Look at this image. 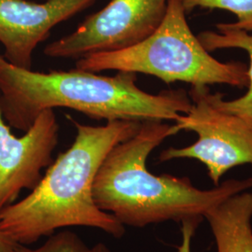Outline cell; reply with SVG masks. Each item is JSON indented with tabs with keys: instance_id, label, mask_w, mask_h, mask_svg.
<instances>
[{
	"instance_id": "1",
	"label": "cell",
	"mask_w": 252,
	"mask_h": 252,
	"mask_svg": "<svg viewBox=\"0 0 252 252\" xmlns=\"http://www.w3.org/2000/svg\"><path fill=\"white\" fill-rule=\"evenodd\" d=\"M68 120L77 130L72 145L47 167L27 196L0 209V230L17 244L28 246L76 226L98 229L114 238L126 234V226L94 203L93 184L111 149L135 135L142 122L93 126Z\"/></svg>"
},
{
	"instance_id": "2",
	"label": "cell",
	"mask_w": 252,
	"mask_h": 252,
	"mask_svg": "<svg viewBox=\"0 0 252 252\" xmlns=\"http://www.w3.org/2000/svg\"><path fill=\"white\" fill-rule=\"evenodd\" d=\"M184 90L153 94L135 73L103 76L75 68L43 73L9 63L0 54V108L10 127L27 132L46 109L70 108L94 120L174 121L190 108Z\"/></svg>"
},
{
	"instance_id": "11",
	"label": "cell",
	"mask_w": 252,
	"mask_h": 252,
	"mask_svg": "<svg viewBox=\"0 0 252 252\" xmlns=\"http://www.w3.org/2000/svg\"><path fill=\"white\" fill-rule=\"evenodd\" d=\"M186 13L196 8L228 10L237 17L232 25L247 32H252V0H181Z\"/></svg>"
},
{
	"instance_id": "13",
	"label": "cell",
	"mask_w": 252,
	"mask_h": 252,
	"mask_svg": "<svg viewBox=\"0 0 252 252\" xmlns=\"http://www.w3.org/2000/svg\"><path fill=\"white\" fill-rule=\"evenodd\" d=\"M202 220V217L190 218L181 221V234L182 242L178 248L179 252H191L190 246L192 237L195 234V231L198 227L199 223Z\"/></svg>"
},
{
	"instance_id": "5",
	"label": "cell",
	"mask_w": 252,
	"mask_h": 252,
	"mask_svg": "<svg viewBox=\"0 0 252 252\" xmlns=\"http://www.w3.org/2000/svg\"><path fill=\"white\" fill-rule=\"evenodd\" d=\"M189 97V111L182 114L174 126L178 133L192 131L198 138L187 147L164 150L159 160H198L206 165L208 177L218 186L226 172L252 163V122L220 108L207 86L192 87Z\"/></svg>"
},
{
	"instance_id": "4",
	"label": "cell",
	"mask_w": 252,
	"mask_h": 252,
	"mask_svg": "<svg viewBox=\"0 0 252 252\" xmlns=\"http://www.w3.org/2000/svg\"><path fill=\"white\" fill-rule=\"evenodd\" d=\"M76 68L94 73H143L167 84L183 81L192 87L249 85L244 63L220 62L201 44L189 28L181 0H168L161 25L140 43L117 52L87 55L77 60Z\"/></svg>"
},
{
	"instance_id": "10",
	"label": "cell",
	"mask_w": 252,
	"mask_h": 252,
	"mask_svg": "<svg viewBox=\"0 0 252 252\" xmlns=\"http://www.w3.org/2000/svg\"><path fill=\"white\" fill-rule=\"evenodd\" d=\"M219 32L204 31L200 33L198 39L205 49L210 52L220 49H242L250 57V67L248 68L249 90L243 96L237 99H223L220 93L212 94L214 102L227 112L238 115L252 122V35L249 32L234 27L231 24H218Z\"/></svg>"
},
{
	"instance_id": "7",
	"label": "cell",
	"mask_w": 252,
	"mask_h": 252,
	"mask_svg": "<svg viewBox=\"0 0 252 252\" xmlns=\"http://www.w3.org/2000/svg\"><path fill=\"white\" fill-rule=\"evenodd\" d=\"M59 141L54 109L42 111L25 135L16 136L0 108V209L17 201L23 189H32L53 160Z\"/></svg>"
},
{
	"instance_id": "8",
	"label": "cell",
	"mask_w": 252,
	"mask_h": 252,
	"mask_svg": "<svg viewBox=\"0 0 252 252\" xmlns=\"http://www.w3.org/2000/svg\"><path fill=\"white\" fill-rule=\"evenodd\" d=\"M96 0H0V43L9 63L32 69L33 54L57 25L90 8Z\"/></svg>"
},
{
	"instance_id": "9",
	"label": "cell",
	"mask_w": 252,
	"mask_h": 252,
	"mask_svg": "<svg viewBox=\"0 0 252 252\" xmlns=\"http://www.w3.org/2000/svg\"><path fill=\"white\" fill-rule=\"evenodd\" d=\"M217 252H252V193L242 191L205 213Z\"/></svg>"
},
{
	"instance_id": "3",
	"label": "cell",
	"mask_w": 252,
	"mask_h": 252,
	"mask_svg": "<svg viewBox=\"0 0 252 252\" xmlns=\"http://www.w3.org/2000/svg\"><path fill=\"white\" fill-rule=\"evenodd\" d=\"M176 134L174 125L145 121L135 135L114 146L94 180L93 198L96 206L123 225L142 228L204 218L210 208L252 189V178L225 180L212 189H200L186 177L151 173L148 157Z\"/></svg>"
},
{
	"instance_id": "15",
	"label": "cell",
	"mask_w": 252,
	"mask_h": 252,
	"mask_svg": "<svg viewBox=\"0 0 252 252\" xmlns=\"http://www.w3.org/2000/svg\"><path fill=\"white\" fill-rule=\"evenodd\" d=\"M90 252H111V251L106 244L99 242L91 248Z\"/></svg>"
},
{
	"instance_id": "14",
	"label": "cell",
	"mask_w": 252,
	"mask_h": 252,
	"mask_svg": "<svg viewBox=\"0 0 252 252\" xmlns=\"http://www.w3.org/2000/svg\"><path fill=\"white\" fill-rule=\"evenodd\" d=\"M17 243L0 230V252H14Z\"/></svg>"
},
{
	"instance_id": "12",
	"label": "cell",
	"mask_w": 252,
	"mask_h": 252,
	"mask_svg": "<svg viewBox=\"0 0 252 252\" xmlns=\"http://www.w3.org/2000/svg\"><path fill=\"white\" fill-rule=\"evenodd\" d=\"M90 249L80 235L69 230H62L48 236L45 243L36 249L17 244L14 252H90Z\"/></svg>"
},
{
	"instance_id": "6",
	"label": "cell",
	"mask_w": 252,
	"mask_h": 252,
	"mask_svg": "<svg viewBox=\"0 0 252 252\" xmlns=\"http://www.w3.org/2000/svg\"><path fill=\"white\" fill-rule=\"evenodd\" d=\"M168 0H110L72 33L44 49L51 58L81 59L90 54L125 50L143 41L159 27Z\"/></svg>"
}]
</instances>
